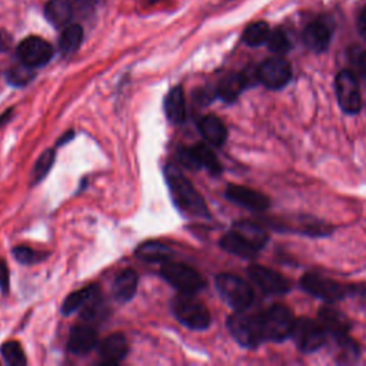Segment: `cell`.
I'll list each match as a JSON object with an SVG mask.
<instances>
[{
  "label": "cell",
  "instance_id": "1",
  "mask_svg": "<svg viewBox=\"0 0 366 366\" xmlns=\"http://www.w3.org/2000/svg\"><path fill=\"white\" fill-rule=\"evenodd\" d=\"M165 178L170 197L182 213L194 217H209V209L203 198L176 166L167 165L165 169Z\"/></svg>",
  "mask_w": 366,
  "mask_h": 366
},
{
  "label": "cell",
  "instance_id": "2",
  "mask_svg": "<svg viewBox=\"0 0 366 366\" xmlns=\"http://www.w3.org/2000/svg\"><path fill=\"white\" fill-rule=\"evenodd\" d=\"M228 329L232 338L243 348L253 349L266 342L260 312L252 313L248 309L235 310L228 319Z\"/></svg>",
  "mask_w": 366,
  "mask_h": 366
},
{
  "label": "cell",
  "instance_id": "3",
  "mask_svg": "<svg viewBox=\"0 0 366 366\" xmlns=\"http://www.w3.org/2000/svg\"><path fill=\"white\" fill-rule=\"evenodd\" d=\"M301 288L306 294L328 303L340 302L349 297H355L360 290H363L362 288L339 283L333 279L316 274H305L301 279Z\"/></svg>",
  "mask_w": 366,
  "mask_h": 366
},
{
  "label": "cell",
  "instance_id": "4",
  "mask_svg": "<svg viewBox=\"0 0 366 366\" xmlns=\"http://www.w3.org/2000/svg\"><path fill=\"white\" fill-rule=\"evenodd\" d=\"M263 335L266 342H283L292 335L295 325V316L292 310L281 303L272 305L266 310H260Z\"/></svg>",
  "mask_w": 366,
  "mask_h": 366
},
{
  "label": "cell",
  "instance_id": "5",
  "mask_svg": "<svg viewBox=\"0 0 366 366\" xmlns=\"http://www.w3.org/2000/svg\"><path fill=\"white\" fill-rule=\"evenodd\" d=\"M216 289L222 299L235 310L249 309L253 303L255 295L252 286L239 276L231 274H221L216 276Z\"/></svg>",
  "mask_w": 366,
  "mask_h": 366
},
{
  "label": "cell",
  "instance_id": "6",
  "mask_svg": "<svg viewBox=\"0 0 366 366\" xmlns=\"http://www.w3.org/2000/svg\"><path fill=\"white\" fill-rule=\"evenodd\" d=\"M172 312L182 325L193 331H205L212 322L208 308L193 295H178L172 301Z\"/></svg>",
  "mask_w": 366,
  "mask_h": 366
},
{
  "label": "cell",
  "instance_id": "7",
  "mask_svg": "<svg viewBox=\"0 0 366 366\" xmlns=\"http://www.w3.org/2000/svg\"><path fill=\"white\" fill-rule=\"evenodd\" d=\"M162 278L183 295H197L205 288V281L190 266L165 262L160 269Z\"/></svg>",
  "mask_w": 366,
  "mask_h": 366
},
{
  "label": "cell",
  "instance_id": "8",
  "mask_svg": "<svg viewBox=\"0 0 366 366\" xmlns=\"http://www.w3.org/2000/svg\"><path fill=\"white\" fill-rule=\"evenodd\" d=\"M290 338L294 339L297 348L303 353H313L326 344V333L319 324L309 318H299L295 321Z\"/></svg>",
  "mask_w": 366,
  "mask_h": 366
},
{
  "label": "cell",
  "instance_id": "9",
  "mask_svg": "<svg viewBox=\"0 0 366 366\" xmlns=\"http://www.w3.org/2000/svg\"><path fill=\"white\" fill-rule=\"evenodd\" d=\"M338 103L347 115H358L362 109L359 82L351 70H340L335 79Z\"/></svg>",
  "mask_w": 366,
  "mask_h": 366
},
{
  "label": "cell",
  "instance_id": "10",
  "mask_svg": "<svg viewBox=\"0 0 366 366\" xmlns=\"http://www.w3.org/2000/svg\"><path fill=\"white\" fill-rule=\"evenodd\" d=\"M248 276L266 295H286L292 289L289 279L260 265H251L248 267Z\"/></svg>",
  "mask_w": 366,
  "mask_h": 366
},
{
  "label": "cell",
  "instance_id": "11",
  "mask_svg": "<svg viewBox=\"0 0 366 366\" xmlns=\"http://www.w3.org/2000/svg\"><path fill=\"white\" fill-rule=\"evenodd\" d=\"M259 82L271 90H281L292 79V66L283 58H269L258 67Z\"/></svg>",
  "mask_w": 366,
  "mask_h": 366
},
{
  "label": "cell",
  "instance_id": "12",
  "mask_svg": "<svg viewBox=\"0 0 366 366\" xmlns=\"http://www.w3.org/2000/svg\"><path fill=\"white\" fill-rule=\"evenodd\" d=\"M17 56L22 63L35 69L42 67L51 62L53 56V47L44 39L32 36L24 39L17 47Z\"/></svg>",
  "mask_w": 366,
  "mask_h": 366
},
{
  "label": "cell",
  "instance_id": "13",
  "mask_svg": "<svg viewBox=\"0 0 366 366\" xmlns=\"http://www.w3.org/2000/svg\"><path fill=\"white\" fill-rule=\"evenodd\" d=\"M225 194L231 202L253 212H263L266 209H269L271 206V199L267 198L266 194L256 192L251 188L229 185L226 188Z\"/></svg>",
  "mask_w": 366,
  "mask_h": 366
},
{
  "label": "cell",
  "instance_id": "14",
  "mask_svg": "<svg viewBox=\"0 0 366 366\" xmlns=\"http://www.w3.org/2000/svg\"><path fill=\"white\" fill-rule=\"evenodd\" d=\"M318 321L322 325L326 338L332 339L333 344L349 336L352 324L344 313L338 312L336 309L322 308L318 313Z\"/></svg>",
  "mask_w": 366,
  "mask_h": 366
},
{
  "label": "cell",
  "instance_id": "15",
  "mask_svg": "<svg viewBox=\"0 0 366 366\" xmlns=\"http://www.w3.org/2000/svg\"><path fill=\"white\" fill-rule=\"evenodd\" d=\"M302 40L309 51L315 53H324L329 49L332 40V32L324 22H312L303 29Z\"/></svg>",
  "mask_w": 366,
  "mask_h": 366
},
{
  "label": "cell",
  "instance_id": "16",
  "mask_svg": "<svg viewBox=\"0 0 366 366\" xmlns=\"http://www.w3.org/2000/svg\"><path fill=\"white\" fill-rule=\"evenodd\" d=\"M249 86L251 83L247 73H229L219 82L216 88V96L226 103H233L240 93Z\"/></svg>",
  "mask_w": 366,
  "mask_h": 366
},
{
  "label": "cell",
  "instance_id": "17",
  "mask_svg": "<svg viewBox=\"0 0 366 366\" xmlns=\"http://www.w3.org/2000/svg\"><path fill=\"white\" fill-rule=\"evenodd\" d=\"M97 344V336L92 326L78 325L72 329L67 340V349L73 355H86Z\"/></svg>",
  "mask_w": 366,
  "mask_h": 366
},
{
  "label": "cell",
  "instance_id": "18",
  "mask_svg": "<svg viewBox=\"0 0 366 366\" xmlns=\"http://www.w3.org/2000/svg\"><path fill=\"white\" fill-rule=\"evenodd\" d=\"M129 347L125 335L113 333L105 338L99 344V356L105 363H119L128 355Z\"/></svg>",
  "mask_w": 366,
  "mask_h": 366
},
{
  "label": "cell",
  "instance_id": "19",
  "mask_svg": "<svg viewBox=\"0 0 366 366\" xmlns=\"http://www.w3.org/2000/svg\"><path fill=\"white\" fill-rule=\"evenodd\" d=\"M221 248L243 259H255L259 255V249L233 229L221 239Z\"/></svg>",
  "mask_w": 366,
  "mask_h": 366
},
{
  "label": "cell",
  "instance_id": "20",
  "mask_svg": "<svg viewBox=\"0 0 366 366\" xmlns=\"http://www.w3.org/2000/svg\"><path fill=\"white\" fill-rule=\"evenodd\" d=\"M199 131L212 146H222L228 138V131L224 122L215 115H208L201 119Z\"/></svg>",
  "mask_w": 366,
  "mask_h": 366
},
{
  "label": "cell",
  "instance_id": "21",
  "mask_svg": "<svg viewBox=\"0 0 366 366\" xmlns=\"http://www.w3.org/2000/svg\"><path fill=\"white\" fill-rule=\"evenodd\" d=\"M138 290V275L132 269L122 271L113 282V295L119 302H129Z\"/></svg>",
  "mask_w": 366,
  "mask_h": 366
},
{
  "label": "cell",
  "instance_id": "22",
  "mask_svg": "<svg viewBox=\"0 0 366 366\" xmlns=\"http://www.w3.org/2000/svg\"><path fill=\"white\" fill-rule=\"evenodd\" d=\"M165 110L167 119L172 124H182L186 119V101L183 89L181 86L174 88L169 92L165 101Z\"/></svg>",
  "mask_w": 366,
  "mask_h": 366
},
{
  "label": "cell",
  "instance_id": "23",
  "mask_svg": "<svg viewBox=\"0 0 366 366\" xmlns=\"http://www.w3.org/2000/svg\"><path fill=\"white\" fill-rule=\"evenodd\" d=\"M172 251L160 242H146L136 251V256L148 263H165L172 258Z\"/></svg>",
  "mask_w": 366,
  "mask_h": 366
},
{
  "label": "cell",
  "instance_id": "24",
  "mask_svg": "<svg viewBox=\"0 0 366 366\" xmlns=\"http://www.w3.org/2000/svg\"><path fill=\"white\" fill-rule=\"evenodd\" d=\"M44 13L47 20L56 28H63L70 22L72 5L69 0H49Z\"/></svg>",
  "mask_w": 366,
  "mask_h": 366
},
{
  "label": "cell",
  "instance_id": "25",
  "mask_svg": "<svg viewBox=\"0 0 366 366\" xmlns=\"http://www.w3.org/2000/svg\"><path fill=\"white\" fill-rule=\"evenodd\" d=\"M97 292H99V289H97L94 285L81 289L78 292H73V294H70L66 298L65 303L62 305V312L65 315H72L78 310H82L94 297H97Z\"/></svg>",
  "mask_w": 366,
  "mask_h": 366
},
{
  "label": "cell",
  "instance_id": "26",
  "mask_svg": "<svg viewBox=\"0 0 366 366\" xmlns=\"http://www.w3.org/2000/svg\"><path fill=\"white\" fill-rule=\"evenodd\" d=\"M233 231L242 235L245 239H248L259 251L266 245L267 240H269V236H267L266 231L255 222H249V221L236 222L233 225Z\"/></svg>",
  "mask_w": 366,
  "mask_h": 366
},
{
  "label": "cell",
  "instance_id": "27",
  "mask_svg": "<svg viewBox=\"0 0 366 366\" xmlns=\"http://www.w3.org/2000/svg\"><path fill=\"white\" fill-rule=\"evenodd\" d=\"M83 40V29L81 24H70V26L65 28L63 33L59 39V47L63 55H72L75 53Z\"/></svg>",
  "mask_w": 366,
  "mask_h": 366
},
{
  "label": "cell",
  "instance_id": "28",
  "mask_svg": "<svg viewBox=\"0 0 366 366\" xmlns=\"http://www.w3.org/2000/svg\"><path fill=\"white\" fill-rule=\"evenodd\" d=\"M271 35L269 24L266 22H255L243 32V42L251 47H259L267 42V38Z\"/></svg>",
  "mask_w": 366,
  "mask_h": 366
},
{
  "label": "cell",
  "instance_id": "29",
  "mask_svg": "<svg viewBox=\"0 0 366 366\" xmlns=\"http://www.w3.org/2000/svg\"><path fill=\"white\" fill-rule=\"evenodd\" d=\"M194 152L198 155L199 163L202 167H205L209 174H212L213 176H217L222 174V165L221 162L217 160L216 155L212 152V149H209L206 144L199 143V144H194Z\"/></svg>",
  "mask_w": 366,
  "mask_h": 366
},
{
  "label": "cell",
  "instance_id": "30",
  "mask_svg": "<svg viewBox=\"0 0 366 366\" xmlns=\"http://www.w3.org/2000/svg\"><path fill=\"white\" fill-rule=\"evenodd\" d=\"M55 151L53 149H47L44 151L40 158L38 159L35 169H33V175H32V183L36 185L40 181H43L46 178V175L49 174V170L52 169L53 163H55Z\"/></svg>",
  "mask_w": 366,
  "mask_h": 366
},
{
  "label": "cell",
  "instance_id": "31",
  "mask_svg": "<svg viewBox=\"0 0 366 366\" xmlns=\"http://www.w3.org/2000/svg\"><path fill=\"white\" fill-rule=\"evenodd\" d=\"M267 49L276 55H285L292 49V42L289 40L288 35L282 29L271 31L269 38H267Z\"/></svg>",
  "mask_w": 366,
  "mask_h": 366
},
{
  "label": "cell",
  "instance_id": "32",
  "mask_svg": "<svg viewBox=\"0 0 366 366\" xmlns=\"http://www.w3.org/2000/svg\"><path fill=\"white\" fill-rule=\"evenodd\" d=\"M32 78H33V69L24 63L12 67L8 72V82L13 86L28 85L32 81Z\"/></svg>",
  "mask_w": 366,
  "mask_h": 366
},
{
  "label": "cell",
  "instance_id": "33",
  "mask_svg": "<svg viewBox=\"0 0 366 366\" xmlns=\"http://www.w3.org/2000/svg\"><path fill=\"white\" fill-rule=\"evenodd\" d=\"M2 356L12 366L26 365V356L19 342H6L2 347Z\"/></svg>",
  "mask_w": 366,
  "mask_h": 366
},
{
  "label": "cell",
  "instance_id": "34",
  "mask_svg": "<svg viewBox=\"0 0 366 366\" xmlns=\"http://www.w3.org/2000/svg\"><path fill=\"white\" fill-rule=\"evenodd\" d=\"M179 162L186 167V169H190V170H198L201 169V163H199V159H198V155L197 152H194V148H182L179 151Z\"/></svg>",
  "mask_w": 366,
  "mask_h": 366
},
{
  "label": "cell",
  "instance_id": "35",
  "mask_svg": "<svg viewBox=\"0 0 366 366\" xmlns=\"http://www.w3.org/2000/svg\"><path fill=\"white\" fill-rule=\"evenodd\" d=\"M13 255H15V258H16L20 263H23V265L33 263L35 260H38V259L40 258L33 249H31V248H28V247H17V248H15Z\"/></svg>",
  "mask_w": 366,
  "mask_h": 366
},
{
  "label": "cell",
  "instance_id": "36",
  "mask_svg": "<svg viewBox=\"0 0 366 366\" xmlns=\"http://www.w3.org/2000/svg\"><path fill=\"white\" fill-rule=\"evenodd\" d=\"M9 285H10V275H9V267L6 262L0 260V289H2L3 294L9 292Z\"/></svg>",
  "mask_w": 366,
  "mask_h": 366
},
{
  "label": "cell",
  "instance_id": "37",
  "mask_svg": "<svg viewBox=\"0 0 366 366\" xmlns=\"http://www.w3.org/2000/svg\"><path fill=\"white\" fill-rule=\"evenodd\" d=\"M356 66H358V72L362 78V81L366 83V51L362 52L358 59H356Z\"/></svg>",
  "mask_w": 366,
  "mask_h": 366
},
{
  "label": "cell",
  "instance_id": "38",
  "mask_svg": "<svg viewBox=\"0 0 366 366\" xmlns=\"http://www.w3.org/2000/svg\"><path fill=\"white\" fill-rule=\"evenodd\" d=\"M358 32L363 39H366V8L360 12L358 17Z\"/></svg>",
  "mask_w": 366,
  "mask_h": 366
},
{
  "label": "cell",
  "instance_id": "39",
  "mask_svg": "<svg viewBox=\"0 0 366 366\" xmlns=\"http://www.w3.org/2000/svg\"><path fill=\"white\" fill-rule=\"evenodd\" d=\"M10 113H12V110H8L6 113H3L2 116H0V126H3V125H5V122H8V120H9V117H10Z\"/></svg>",
  "mask_w": 366,
  "mask_h": 366
},
{
  "label": "cell",
  "instance_id": "40",
  "mask_svg": "<svg viewBox=\"0 0 366 366\" xmlns=\"http://www.w3.org/2000/svg\"><path fill=\"white\" fill-rule=\"evenodd\" d=\"M155 2H156V0H155Z\"/></svg>",
  "mask_w": 366,
  "mask_h": 366
}]
</instances>
